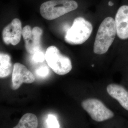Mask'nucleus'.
<instances>
[{
	"label": "nucleus",
	"mask_w": 128,
	"mask_h": 128,
	"mask_svg": "<svg viewBox=\"0 0 128 128\" xmlns=\"http://www.w3.org/2000/svg\"><path fill=\"white\" fill-rule=\"evenodd\" d=\"M117 34L114 18H105L102 22L96 34L94 52L98 55L104 54L109 50Z\"/></svg>",
	"instance_id": "f257e3e1"
},
{
	"label": "nucleus",
	"mask_w": 128,
	"mask_h": 128,
	"mask_svg": "<svg viewBox=\"0 0 128 128\" xmlns=\"http://www.w3.org/2000/svg\"><path fill=\"white\" fill-rule=\"evenodd\" d=\"M78 6L74 0H50L41 5L40 13L43 18L53 20L76 9Z\"/></svg>",
	"instance_id": "f03ea898"
},
{
	"label": "nucleus",
	"mask_w": 128,
	"mask_h": 128,
	"mask_svg": "<svg viewBox=\"0 0 128 128\" xmlns=\"http://www.w3.org/2000/svg\"><path fill=\"white\" fill-rule=\"evenodd\" d=\"M91 23L81 17L75 18L72 26L67 30L65 41L71 45H80L90 37L92 32Z\"/></svg>",
	"instance_id": "7ed1b4c3"
},
{
	"label": "nucleus",
	"mask_w": 128,
	"mask_h": 128,
	"mask_svg": "<svg viewBox=\"0 0 128 128\" xmlns=\"http://www.w3.org/2000/svg\"><path fill=\"white\" fill-rule=\"evenodd\" d=\"M45 56L48 66L55 73L64 75L71 70L72 66L71 60L68 57L62 55L56 46H49Z\"/></svg>",
	"instance_id": "20e7f679"
},
{
	"label": "nucleus",
	"mask_w": 128,
	"mask_h": 128,
	"mask_svg": "<svg viewBox=\"0 0 128 128\" xmlns=\"http://www.w3.org/2000/svg\"><path fill=\"white\" fill-rule=\"evenodd\" d=\"M82 106L92 119L96 122H103L114 116V112L97 99L90 98L85 100L82 102Z\"/></svg>",
	"instance_id": "39448f33"
},
{
	"label": "nucleus",
	"mask_w": 128,
	"mask_h": 128,
	"mask_svg": "<svg viewBox=\"0 0 128 128\" xmlns=\"http://www.w3.org/2000/svg\"><path fill=\"white\" fill-rule=\"evenodd\" d=\"M42 33V30L38 27L33 28L32 30L29 25H26L23 28L22 35L25 41V48L28 53L34 54L40 51Z\"/></svg>",
	"instance_id": "423d86ee"
},
{
	"label": "nucleus",
	"mask_w": 128,
	"mask_h": 128,
	"mask_svg": "<svg viewBox=\"0 0 128 128\" xmlns=\"http://www.w3.org/2000/svg\"><path fill=\"white\" fill-rule=\"evenodd\" d=\"M22 33V25L18 18L14 19L10 23L4 28L2 31V39L6 45H17L21 39Z\"/></svg>",
	"instance_id": "0eeeda50"
},
{
	"label": "nucleus",
	"mask_w": 128,
	"mask_h": 128,
	"mask_svg": "<svg viewBox=\"0 0 128 128\" xmlns=\"http://www.w3.org/2000/svg\"><path fill=\"white\" fill-rule=\"evenodd\" d=\"M35 80L33 74L25 66L19 63L14 64L12 74V89L17 90L22 83L31 84Z\"/></svg>",
	"instance_id": "6e6552de"
},
{
	"label": "nucleus",
	"mask_w": 128,
	"mask_h": 128,
	"mask_svg": "<svg viewBox=\"0 0 128 128\" xmlns=\"http://www.w3.org/2000/svg\"><path fill=\"white\" fill-rule=\"evenodd\" d=\"M117 35L122 40L128 39V5L120 6L115 16Z\"/></svg>",
	"instance_id": "1a4fd4ad"
},
{
	"label": "nucleus",
	"mask_w": 128,
	"mask_h": 128,
	"mask_svg": "<svg viewBox=\"0 0 128 128\" xmlns=\"http://www.w3.org/2000/svg\"><path fill=\"white\" fill-rule=\"evenodd\" d=\"M107 91L110 96L118 101L125 110H128V92L121 86L110 84L107 87Z\"/></svg>",
	"instance_id": "9d476101"
},
{
	"label": "nucleus",
	"mask_w": 128,
	"mask_h": 128,
	"mask_svg": "<svg viewBox=\"0 0 128 128\" xmlns=\"http://www.w3.org/2000/svg\"><path fill=\"white\" fill-rule=\"evenodd\" d=\"M12 71V64L10 55L4 53L0 54V78L7 77Z\"/></svg>",
	"instance_id": "9b49d317"
},
{
	"label": "nucleus",
	"mask_w": 128,
	"mask_h": 128,
	"mask_svg": "<svg viewBox=\"0 0 128 128\" xmlns=\"http://www.w3.org/2000/svg\"><path fill=\"white\" fill-rule=\"evenodd\" d=\"M38 125L36 116L32 114H26L20 119L18 124L14 128H36Z\"/></svg>",
	"instance_id": "f8f14e48"
},
{
	"label": "nucleus",
	"mask_w": 128,
	"mask_h": 128,
	"mask_svg": "<svg viewBox=\"0 0 128 128\" xmlns=\"http://www.w3.org/2000/svg\"><path fill=\"white\" fill-rule=\"evenodd\" d=\"M46 124L48 128H60V124L56 117L53 114H49L46 120Z\"/></svg>",
	"instance_id": "ddd939ff"
},
{
	"label": "nucleus",
	"mask_w": 128,
	"mask_h": 128,
	"mask_svg": "<svg viewBox=\"0 0 128 128\" xmlns=\"http://www.w3.org/2000/svg\"><path fill=\"white\" fill-rule=\"evenodd\" d=\"M33 59L36 62H42L45 59V56L40 51L34 54Z\"/></svg>",
	"instance_id": "4468645a"
},
{
	"label": "nucleus",
	"mask_w": 128,
	"mask_h": 128,
	"mask_svg": "<svg viewBox=\"0 0 128 128\" xmlns=\"http://www.w3.org/2000/svg\"><path fill=\"white\" fill-rule=\"evenodd\" d=\"M37 74L41 77H45L48 74V69L46 66H42L36 71Z\"/></svg>",
	"instance_id": "2eb2a0df"
}]
</instances>
